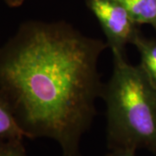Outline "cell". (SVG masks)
<instances>
[{
    "label": "cell",
    "mask_w": 156,
    "mask_h": 156,
    "mask_svg": "<svg viewBox=\"0 0 156 156\" xmlns=\"http://www.w3.org/2000/svg\"><path fill=\"white\" fill-rule=\"evenodd\" d=\"M108 47L67 23L34 21L0 49V93L29 138L76 154L102 94L98 61Z\"/></svg>",
    "instance_id": "6da1fadb"
},
{
    "label": "cell",
    "mask_w": 156,
    "mask_h": 156,
    "mask_svg": "<svg viewBox=\"0 0 156 156\" xmlns=\"http://www.w3.org/2000/svg\"><path fill=\"white\" fill-rule=\"evenodd\" d=\"M110 80L102 90L108 135L119 148L156 145V88L140 66L113 53Z\"/></svg>",
    "instance_id": "7a4b0ae2"
},
{
    "label": "cell",
    "mask_w": 156,
    "mask_h": 156,
    "mask_svg": "<svg viewBox=\"0 0 156 156\" xmlns=\"http://www.w3.org/2000/svg\"><path fill=\"white\" fill-rule=\"evenodd\" d=\"M90 10L100 23L113 53L123 54L125 46L137 37L135 23L114 0H89Z\"/></svg>",
    "instance_id": "3957f363"
},
{
    "label": "cell",
    "mask_w": 156,
    "mask_h": 156,
    "mask_svg": "<svg viewBox=\"0 0 156 156\" xmlns=\"http://www.w3.org/2000/svg\"><path fill=\"white\" fill-rule=\"evenodd\" d=\"M29 137L17 122L10 103L0 93V140H23Z\"/></svg>",
    "instance_id": "277c9868"
},
{
    "label": "cell",
    "mask_w": 156,
    "mask_h": 156,
    "mask_svg": "<svg viewBox=\"0 0 156 156\" xmlns=\"http://www.w3.org/2000/svg\"><path fill=\"white\" fill-rule=\"evenodd\" d=\"M128 11L135 23L156 24V0H114Z\"/></svg>",
    "instance_id": "5b68a950"
},
{
    "label": "cell",
    "mask_w": 156,
    "mask_h": 156,
    "mask_svg": "<svg viewBox=\"0 0 156 156\" xmlns=\"http://www.w3.org/2000/svg\"><path fill=\"white\" fill-rule=\"evenodd\" d=\"M140 55V67L156 88V42L141 38L139 35L133 42Z\"/></svg>",
    "instance_id": "8992f818"
},
{
    "label": "cell",
    "mask_w": 156,
    "mask_h": 156,
    "mask_svg": "<svg viewBox=\"0 0 156 156\" xmlns=\"http://www.w3.org/2000/svg\"><path fill=\"white\" fill-rule=\"evenodd\" d=\"M22 140H0V156H27L22 144Z\"/></svg>",
    "instance_id": "52a82bcc"
},
{
    "label": "cell",
    "mask_w": 156,
    "mask_h": 156,
    "mask_svg": "<svg viewBox=\"0 0 156 156\" xmlns=\"http://www.w3.org/2000/svg\"><path fill=\"white\" fill-rule=\"evenodd\" d=\"M110 156H134V149H132V148H118Z\"/></svg>",
    "instance_id": "ba28073f"
},
{
    "label": "cell",
    "mask_w": 156,
    "mask_h": 156,
    "mask_svg": "<svg viewBox=\"0 0 156 156\" xmlns=\"http://www.w3.org/2000/svg\"><path fill=\"white\" fill-rule=\"evenodd\" d=\"M4 2L11 7H17L21 5L24 0H4Z\"/></svg>",
    "instance_id": "9c48e42d"
},
{
    "label": "cell",
    "mask_w": 156,
    "mask_h": 156,
    "mask_svg": "<svg viewBox=\"0 0 156 156\" xmlns=\"http://www.w3.org/2000/svg\"><path fill=\"white\" fill-rule=\"evenodd\" d=\"M66 154L65 156H76L75 155L76 154Z\"/></svg>",
    "instance_id": "30bf717a"
},
{
    "label": "cell",
    "mask_w": 156,
    "mask_h": 156,
    "mask_svg": "<svg viewBox=\"0 0 156 156\" xmlns=\"http://www.w3.org/2000/svg\"><path fill=\"white\" fill-rule=\"evenodd\" d=\"M154 28H155V29H156V24H155V25H154Z\"/></svg>",
    "instance_id": "8fae6325"
}]
</instances>
